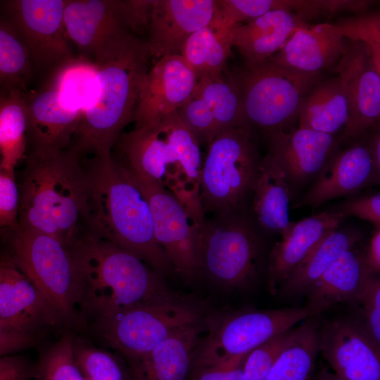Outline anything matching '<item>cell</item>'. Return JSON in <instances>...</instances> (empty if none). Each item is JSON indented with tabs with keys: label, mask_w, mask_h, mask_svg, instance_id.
<instances>
[{
	"label": "cell",
	"mask_w": 380,
	"mask_h": 380,
	"mask_svg": "<svg viewBox=\"0 0 380 380\" xmlns=\"http://www.w3.org/2000/svg\"><path fill=\"white\" fill-rule=\"evenodd\" d=\"M87 175L85 234L110 242L144 260L156 272L172 265L153 234L146 196L110 155L82 158Z\"/></svg>",
	"instance_id": "obj_1"
},
{
	"label": "cell",
	"mask_w": 380,
	"mask_h": 380,
	"mask_svg": "<svg viewBox=\"0 0 380 380\" xmlns=\"http://www.w3.org/2000/svg\"><path fill=\"white\" fill-rule=\"evenodd\" d=\"M149 57L144 41L129 32L94 60L96 95L82 113L69 149L82 158L111 154L123 129L133 121Z\"/></svg>",
	"instance_id": "obj_2"
},
{
	"label": "cell",
	"mask_w": 380,
	"mask_h": 380,
	"mask_svg": "<svg viewBox=\"0 0 380 380\" xmlns=\"http://www.w3.org/2000/svg\"><path fill=\"white\" fill-rule=\"evenodd\" d=\"M115 146L118 156H113L127 172L162 186L205 222L200 196V144L177 112L122 133Z\"/></svg>",
	"instance_id": "obj_3"
},
{
	"label": "cell",
	"mask_w": 380,
	"mask_h": 380,
	"mask_svg": "<svg viewBox=\"0 0 380 380\" xmlns=\"http://www.w3.org/2000/svg\"><path fill=\"white\" fill-rule=\"evenodd\" d=\"M87 184L82 158L72 150L28 154L18 185L19 227L71 248L85 234Z\"/></svg>",
	"instance_id": "obj_4"
},
{
	"label": "cell",
	"mask_w": 380,
	"mask_h": 380,
	"mask_svg": "<svg viewBox=\"0 0 380 380\" xmlns=\"http://www.w3.org/2000/svg\"><path fill=\"white\" fill-rule=\"evenodd\" d=\"M70 248L79 277L82 317L94 318L173 295L144 260L110 242L84 234Z\"/></svg>",
	"instance_id": "obj_5"
},
{
	"label": "cell",
	"mask_w": 380,
	"mask_h": 380,
	"mask_svg": "<svg viewBox=\"0 0 380 380\" xmlns=\"http://www.w3.org/2000/svg\"><path fill=\"white\" fill-rule=\"evenodd\" d=\"M261 158L248 124L226 130L209 144L202 165L200 196L204 213H241L253 195Z\"/></svg>",
	"instance_id": "obj_6"
},
{
	"label": "cell",
	"mask_w": 380,
	"mask_h": 380,
	"mask_svg": "<svg viewBox=\"0 0 380 380\" xmlns=\"http://www.w3.org/2000/svg\"><path fill=\"white\" fill-rule=\"evenodd\" d=\"M9 243L10 260L61 322L81 320L79 277L71 248L50 235L20 227L11 231Z\"/></svg>",
	"instance_id": "obj_7"
},
{
	"label": "cell",
	"mask_w": 380,
	"mask_h": 380,
	"mask_svg": "<svg viewBox=\"0 0 380 380\" xmlns=\"http://www.w3.org/2000/svg\"><path fill=\"white\" fill-rule=\"evenodd\" d=\"M320 312L310 307L246 309L222 312L208 321V335L198 348L193 365L198 372L237 367L247 355L272 336Z\"/></svg>",
	"instance_id": "obj_8"
},
{
	"label": "cell",
	"mask_w": 380,
	"mask_h": 380,
	"mask_svg": "<svg viewBox=\"0 0 380 380\" xmlns=\"http://www.w3.org/2000/svg\"><path fill=\"white\" fill-rule=\"evenodd\" d=\"M200 310L175 295L123 308L93 318V330L134 362L177 330L198 324Z\"/></svg>",
	"instance_id": "obj_9"
},
{
	"label": "cell",
	"mask_w": 380,
	"mask_h": 380,
	"mask_svg": "<svg viewBox=\"0 0 380 380\" xmlns=\"http://www.w3.org/2000/svg\"><path fill=\"white\" fill-rule=\"evenodd\" d=\"M246 122L267 134L288 130L298 118L302 101L320 75L296 72L270 60L234 75Z\"/></svg>",
	"instance_id": "obj_10"
},
{
	"label": "cell",
	"mask_w": 380,
	"mask_h": 380,
	"mask_svg": "<svg viewBox=\"0 0 380 380\" xmlns=\"http://www.w3.org/2000/svg\"><path fill=\"white\" fill-rule=\"evenodd\" d=\"M262 239L253 223L241 213L205 222L200 235L199 270L223 288L243 289L260 274Z\"/></svg>",
	"instance_id": "obj_11"
},
{
	"label": "cell",
	"mask_w": 380,
	"mask_h": 380,
	"mask_svg": "<svg viewBox=\"0 0 380 380\" xmlns=\"http://www.w3.org/2000/svg\"><path fill=\"white\" fill-rule=\"evenodd\" d=\"M126 173L148 201L155 239L172 267L191 277L199 270L200 235L205 221H199L162 186Z\"/></svg>",
	"instance_id": "obj_12"
},
{
	"label": "cell",
	"mask_w": 380,
	"mask_h": 380,
	"mask_svg": "<svg viewBox=\"0 0 380 380\" xmlns=\"http://www.w3.org/2000/svg\"><path fill=\"white\" fill-rule=\"evenodd\" d=\"M68 0H10L2 2L4 18L29 51L33 68L54 69L75 56L64 23Z\"/></svg>",
	"instance_id": "obj_13"
},
{
	"label": "cell",
	"mask_w": 380,
	"mask_h": 380,
	"mask_svg": "<svg viewBox=\"0 0 380 380\" xmlns=\"http://www.w3.org/2000/svg\"><path fill=\"white\" fill-rule=\"evenodd\" d=\"M348 106V120L341 142L360 136L374 125L380 117V69L375 64L369 46L349 41L335 68Z\"/></svg>",
	"instance_id": "obj_14"
},
{
	"label": "cell",
	"mask_w": 380,
	"mask_h": 380,
	"mask_svg": "<svg viewBox=\"0 0 380 380\" xmlns=\"http://www.w3.org/2000/svg\"><path fill=\"white\" fill-rule=\"evenodd\" d=\"M177 113L200 145H208L219 134L248 124L240 90L233 75L199 80Z\"/></svg>",
	"instance_id": "obj_15"
},
{
	"label": "cell",
	"mask_w": 380,
	"mask_h": 380,
	"mask_svg": "<svg viewBox=\"0 0 380 380\" xmlns=\"http://www.w3.org/2000/svg\"><path fill=\"white\" fill-rule=\"evenodd\" d=\"M319 353L344 380H380V346L362 323L343 317L317 327Z\"/></svg>",
	"instance_id": "obj_16"
},
{
	"label": "cell",
	"mask_w": 380,
	"mask_h": 380,
	"mask_svg": "<svg viewBox=\"0 0 380 380\" xmlns=\"http://www.w3.org/2000/svg\"><path fill=\"white\" fill-rule=\"evenodd\" d=\"M198 78L179 54L165 56L141 82L133 121L140 128L177 112L193 93Z\"/></svg>",
	"instance_id": "obj_17"
},
{
	"label": "cell",
	"mask_w": 380,
	"mask_h": 380,
	"mask_svg": "<svg viewBox=\"0 0 380 380\" xmlns=\"http://www.w3.org/2000/svg\"><path fill=\"white\" fill-rule=\"evenodd\" d=\"M267 137L269 153L284 174L290 189L317 177L341 143L334 135L299 127Z\"/></svg>",
	"instance_id": "obj_18"
},
{
	"label": "cell",
	"mask_w": 380,
	"mask_h": 380,
	"mask_svg": "<svg viewBox=\"0 0 380 380\" xmlns=\"http://www.w3.org/2000/svg\"><path fill=\"white\" fill-rule=\"evenodd\" d=\"M64 23L68 38L78 54L92 60L130 32L124 19L121 0H68Z\"/></svg>",
	"instance_id": "obj_19"
},
{
	"label": "cell",
	"mask_w": 380,
	"mask_h": 380,
	"mask_svg": "<svg viewBox=\"0 0 380 380\" xmlns=\"http://www.w3.org/2000/svg\"><path fill=\"white\" fill-rule=\"evenodd\" d=\"M215 0H154L144 41L149 56L179 54L195 32L214 18Z\"/></svg>",
	"instance_id": "obj_20"
},
{
	"label": "cell",
	"mask_w": 380,
	"mask_h": 380,
	"mask_svg": "<svg viewBox=\"0 0 380 380\" xmlns=\"http://www.w3.org/2000/svg\"><path fill=\"white\" fill-rule=\"evenodd\" d=\"M80 119L81 113L65 107L49 83L27 92L28 154L55 153L68 148Z\"/></svg>",
	"instance_id": "obj_21"
},
{
	"label": "cell",
	"mask_w": 380,
	"mask_h": 380,
	"mask_svg": "<svg viewBox=\"0 0 380 380\" xmlns=\"http://www.w3.org/2000/svg\"><path fill=\"white\" fill-rule=\"evenodd\" d=\"M379 179L367 143L357 142L332 156L295 207L316 208L329 200L353 194L368 185L377 184Z\"/></svg>",
	"instance_id": "obj_22"
},
{
	"label": "cell",
	"mask_w": 380,
	"mask_h": 380,
	"mask_svg": "<svg viewBox=\"0 0 380 380\" xmlns=\"http://www.w3.org/2000/svg\"><path fill=\"white\" fill-rule=\"evenodd\" d=\"M0 322L33 334L61 322L37 289L11 260L0 261Z\"/></svg>",
	"instance_id": "obj_23"
},
{
	"label": "cell",
	"mask_w": 380,
	"mask_h": 380,
	"mask_svg": "<svg viewBox=\"0 0 380 380\" xmlns=\"http://www.w3.org/2000/svg\"><path fill=\"white\" fill-rule=\"evenodd\" d=\"M345 215L335 210L291 221L270 254L267 265L268 286L277 292L291 271L327 234L339 227Z\"/></svg>",
	"instance_id": "obj_24"
},
{
	"label": "cell",
	"mask_w": 380,
	"mask_h": 380,
	"mask_svg": "<svg viewBox=\"0 0 380 380\" xmlns=\"http://www.w3.org/2000/svg\"><path fill=\"white\" fill-rule=\"evenodd\" d=\"M348 43L334 24H307L270 60L296 72L320 75L321 70L338 63Z\"/></svg>",
	"instance_id": "obj_25"
},
{
	"label": "cell",
	"mask_w": 380,
	"mask_h": 380,
	"mask_svg": "<svg viewBox=\"0 0 380 380\" xmlns=\"http://www.w3.org/2000/svg\"><path fill=\"white\" fill-rule=\"evenodd\" d=\"M302 16L274 10L232 30V45L243 58L246 67L260 65L274 56L294 32L308 24Z\"/></svg>",
	"instance_id": "obj_26"
},
{
	"label": "cell",
	"mask_w": 380,
	"mask_h": 380,
	"mask_svg": "<svg viewBox=\"0 0 380 380\" xmlns=\"http://www.w3.org/2000/svg\"><path fill=\"white\" fill-rule=\"evenodd\" d=\"M345 251L307 289V306L320 313L341 303L356 302L369 273L362 251L356 246Z\"/></svg>",
	"instance_id": "obj_27"
},
{
	"label": "cell",
	"mask_w": 380,
	"mask_h": 380,
	"mask_svg": "<svg viewBox=\"0 0 380 380\" xmlns=\"http://www.w3.org/2000/svg\"><path fill=\"white\" fill-rule=\"evenodd\" d=\"M198 324L184 327L132 362L134 380H184L198 345Z\"/></svg>",
	"instance_id": "obj_28"
},
{
	"label": "cell",
	"mask_w": 380,
	"mask_h": 380,
	"mask_svg": "<svg viewBox=\"0 0 380 380\" xmlns=\"http://www.w3.org/2000/svg\"><path fill=\"white\" fill-rule=\"evenodd\" d=\"M253 208L258 224L281 235L291 223V189L284 174L272 156L261 159L253 191Z\"/></svg>",
	"instance_id": "obj_29"
},
{
	"label": "cell",
	"mask_w": 380,
	"mask_h": 380,
	"mask_svg": "<svg viewBox=\"0 0 380 380\" xmlns=\"http://www.w3.org/2000/svg\"><path fill=\"white\" fill-rule=\"evenodd\" d=\"M362 236V232L355 229L337 228L331 232L291 271L278 291L287 297L305 294L324 271L345 251L361 241Z\"/></svg>",
	"instance_id": "obj_30"
},
{
	"label": "cell",
	"mask_w": 380,
	"mask_h": 380,
	"mask_svg": "<svg viewBox=\"0 0 380 380\" xmlns=\"http://www.w3.org/2000/svg\"><path fill=\"white\" fill-rule=\"evenodd\" d=\"M348 102L338 76L319 80L304 97L298 115L299 128L331 135L345 128Z\"/></svg>",
	"instance_id": "obj_31"
},
{
	"label": "cell",
	"mask_w": 380,
	"mask_h": 380,
	"mask_svg": "<svg viewBox=\"0 0 380 380\" xmlns=\"http://www.w3.org/2000/svg\"><path fill=\"white\" fill-rule=\"evenodd\" d=\"M233 29L225 27L215 15L210 23L193 33L183 44L179 55L198 80L222 75L233 46Z\"/></svg>",
	"instance_id": "obj_32"
},
{
	"label": "cell",
	"mask_w": 380,
	"mask_h": 380,
	"mask_svg": "<svg viewBox=\"0 0 380 380\" xmlns=\"http://www.w3.org/2000/svg\"><path fill=\"white\" fill-rule=\"evenodd\" d=\"M97 74L96 63L77 54L53 69L47 83L65 107L82 116L96 95Z\"/></svg>",
	"instance_id": "obj_33"
},
{
	"label": "cell",
	"mask_w": 380,
	"mask_h": 380,
	"mask_svg": "<svg viewBox=\"0 0 380 380\" xmlns=\"http://www.w3.org/2000/svg\"><path fill=\"white\" fill-rule=\"evenodd\" d=\"M313 317L306 319L299 327L292 329L288 341L265 380H312L319 353L318 324Z\"/></svg>",
	"instance_id": "obj_34"
},
{
	"label": "cell",
	"mask_w": 380,
	"mask_h": 380,
	"mask_svg": "<svg viewBox=\"0 0 380 380\" xmlns=\"http://www.w3.org/2000/svg\"><path fill=\"white\" fill-rule=\"evenodd\" d=\"M0 106V167L9 172L27 151V92L3 91Z\"/></svg>",
	"instance_id": "obj_35"
},
{
	"label": "cell",
	"mask_w": 380,
	"mask_h": 380,
	"mask_svg": "<svg viewBox=\"0 0 380 380\" xmlns=\"http://www.w3.org/2000/svg\"><path fill=\"white\" fill-rule=\"evenodd\" d=\"M33 65L27 46L14 27L0 18L1 90H26Z\"/></svg>",
	"instance_id": "obj_36"
},
{
	"label": "cell",
	"mask_w": 380,
	"mask_h": 380,
	"mask_svg": "<svg viewBox=\"0 0 380 380\" xmlns=\"http://www.w3.org/2000/svg\"><path fill=\"white\" fill-rule=\"evenodd\" d=\"M75 336L66 332L42 353L34 367L38 380H86L75 360Z\"/></svg>",
	"instance_id": "obj_37"
},
{
	"label": "cell",
	"mask_w": 380,
	"mask_h": 380,
	"mask_svg": "<svg viewBox=\"0 0 380 380\" xmlns=\"http://www.w3.org/2000/svg\"><path fill=\"white\" fill-rule=\"evenodd\" d=\"M73 350L77 366L86 380H127L122 367L109 353L75 337Z\"/></svg>",
	"instance_id": "obj_38"
},
{
	"label": "cell",
	"mask_w": 380,
	"mask_h": 380,
	"mask_svg": "<svg viewBox=\"0 0 380 380\" xmlns=\"http://www.w3.org/2000/svg\"><path fill=\"white\" fill-rule=\"evenodd\" d=\"M334 25L337 31L348 40L367 44L373 53L376 67L380 69L379 12L343 18Z\"/></svg>",
	"instance_id": "obj_39"
},
{
	"label": "cell",
	"mask_w": 380,
	"mask_h": 380,
	"mask_svg": "<svg viewBox=\"0 0 380 380\" xmlns=\"http://www.w3.org/2000/svg\"><path fill=\"white\" fill-rule=\"evenodd\" d=\"M292 329L272 336L247 355L242 367L243 380H265L288 341Z\"/></svg>",
	"instance_id": "obj_40"
},
{
	"label": "cell",
	"mask_w": 380,
	"mask_h": 380,
	"mask_svg": "<svg viewBox=\"0 0 380 380\" xmlns=\"http://www.w3.org/2000/svg\"><path fill=\"white\" fill-rule=\"evenodd\" d=\"M356 302L362 306L363 320L360 322L380 346V280L377 274L368 275Z\"/></svg>",
	"instance_id": "obj_41"
},
{
	"label": "cell",
	"mask_w": 380,
	"mask_h": 380,
	"mask_svg": "<svg viewBox=\"0 0 380 380\" xmlns=\"http://www.w3.org/2000/svg\"><path fill=\"white\" fill-rule=\"evenodd\" d=\"M20 193L15 172L0 167V229L19 227Z\"/></svg>",
	"instance_id": "obj_42"
},
{
	"label": "cell",
	"mask_w": 380,
	"mask_h": 380,
	"mask_svg": "<svg viewBox=\"0 0 380 380\" xmlns=\"http://www.w3.org/2000/svg\"><path fill=\"white\" fill-rule=\"evenodd\" d=\"M346 217L355 216L380 228V194L355 197L342 203L336 210Z\"/></svg>",
	"instance_id": "obj_43"
},
{
	"label": "cell",
	"mask_w": 380,
	"mask_h": 380,
	"mask_svg": "<svg viewBox=\"0 0 380 380\" xmlns=\"http://www.w3.org/2000/svg\"><path fill=\"white\" fill-rule=\"evenodd\" d=\"M154 0H121L122 10L130 32H147Z\"/></svg>",
	"instance_id": "obj_44"
},
{
	"label": "cell",
	"mask_w": 380,
	"mask_h": 380,
	"mask_svg": "<svg viewBox=\"0 0 380 380\" xmlns=\"http://www.w3.org/2000/svg\"><path fill=\"white\" fill-rule=\"evenodd\" d=\"M36 337L0 322V358L33 346Z\"/></svg>",
	"instance_id": "obj_45"
},
{
	"label": "cell",
	"mask_w": 380,
	"mask_h": 380,
	"mask_svg": "<svg viewBox=\"0 0 380 380\" xmlns=\"http://www.w3.org/2000/svg\"><path fill=\"white\" fill-rule=\"evenodd\" d=\"M34 377V367L18 355L0 358V380H30Z\"/></svg>",
	"instance_id": "obj_46"
},
{
	"label": "cell",
	"mask_w": 380,
	"mask_h": 380,
	"mask_svg": "<svg viewBox=\"0 0 380 380\" xmlns=\"http://www.w3.org/2000/svg\"><path fill=\"white\" fill-rule=\"evenodd\" d=\"M362 255L366 270L371 274H378L380 272V228L373 231Z\"/></svg>",
	"instance_id": "obj_47"
},
{
	"label": "cell",
	"mask_w": 380,
	"mask_h": 380,
	"mask_svg": "<svg viewBox=\"0 0 380 380\" xmlns=\"http://www.w3.org/2000/svg\"><path fill=\"white\" fill-rule=\"evenodd\" d=\"M242 367L205 369L197 372V380H243Z\"/></svg>",
	"instance_id": "obj_48"
},
{
	"label": "cell",
	"mask_w": 380,
	"mask_h": 380,
	"mask_svg": "<svg viewBox=\"0 0 380 380\" xmlns=\"http://www.w3.org/2000/svg\"><path fill=\"white\" fill-rule=\"evenodd\" d=\"M367 144L376 175L380 178V133L379 130L372 134Z\"/></svg>",
	"instance_id": "obj_49"
},
{
	"label": "cell",
	"mask_w": 380,
	"mask_h": 380,
	"mask_svg": "<svg viewBox=\"0 0 380 380\" xmlns=\"http://www.w3.org/2000/svg\"><path fill=\"white\" fill-rule=\"evenodd\" d=\"M312 380H344L338 376L334 372H329L327 368H323L319 372L315 379Z\"/></svg>",
	"instance_id": "obj_50"
},
{
	"label": "cell",
	"mask_w": 380,
	"mask_h": 380,
	"mask_svg": "<svg viewBox=\"0 0 380 380\" xmlns=\"http://www.w3.org/2000/svg\"><path fill=\"white\" fill-rule=\"evenodd\" d=\"M2 99H3V91L1 90V91H0V106H1V103Z\"/></svg>",
	"instance_id": "obj_51"
}]
</instances>
